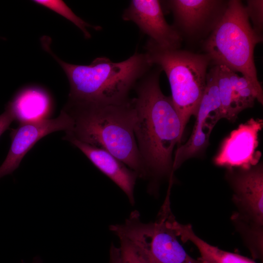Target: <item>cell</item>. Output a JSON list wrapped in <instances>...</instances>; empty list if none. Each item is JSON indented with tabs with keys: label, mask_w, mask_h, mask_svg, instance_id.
<instances>
[{
	"label": "cell",
	"mask_w": 263,
	"mask_h": 263,
	"mask_svg": "<svg viewBox=\"0 0 263 263\" xmlns=\"http://www.w3.org/2000/svg\"><path fill=\"white\" fill-rule=\"evenodd\" d=\"M14 120L15 118L13 111L7 104L5 111L0 115V136L9 129L10 125Z\"/></svg>",
	"instance_id": "21"
},
{
	"label": "cell",
	"mask_w": 263,
	"mask_h": 263,
	"mask_svg": "<svg viewBox=\"0 0 263 263\" xmlns=\"http://www.w3.org/2000/svg\"><path fill=\"white\" fill-rule=\"evenodd\" d=\"M73 125L72 118L63 110L59 115L54 119L20 123L17 128L11 131V145L5 160L0 166V178L17 169L24 155L41 138L56 131L69 132Z\"/></svg>",
	"instance_id": "11"
},
{
	"label": "cell",
	"mask_w": 263,
	"mask_h": 263,
	"mask_svg": "<svg viewBox=\"0 0 263 263\" xmlns=\"http://www.w3.org/2000/svg\"><path fill=\"white\" fill-rule=\"evenodd\" d=\"M33 263H41V262L39 259L37 258Z\"/></svg>",
	"instance_id": "22"
},
{
	"label": "cell",
	"mask_w": 263,
	"mask_h": 263,
	"mask_svg": "<svg viewBox=\"0 0 263 263\" xmlns=\"http://www.w3.org/2000/svg\"><path fill=\"white\" fill-rule=\"evenodd\" d=\"M218 71V66H212L208 71L205 89L195 116L192 132L188 140L178 146L175 152L174 172L186 160L206 150L213 128L223 118L217 83Z\"/></svg>",
	"instance_id": "9"
},
{
	"label": "cell",
	"mask_w": 263,
	"mask_h": 263,
	"mask_svg": "<svg viewBox=\"0 0 263 263\" xmlns=\"http://www.w3.org/2000/svg\"><path fill=\"white\" fill-rule=\"evenodd\" d=\"M171 226L176 236L183 242L190 241L196 246L200 254L198 259L203 263H256L246 257L208 244L194 233L190 225L180 224L175 217L172 219Z\"/></svg>",
	"instance_id": "15"
},
{
	"label": "cell",
	"mask_w": 263,
	"mask_h": 263,
	"mask_svg": "<svg viewBox=\"0 0 263 263\" xmlns=\"http://www.w3.org/2000/svg\"><path fill=\"white\" fill-rule=\"evenodd\" d=\"M225 0H169L163 1L172 14V26L183 41L202 43L224 16Z\"/></svg>",
	"instance_id": "8"
},
{
	"label": "cell",
	"mask_w": 263,
	"mask_h": 263,
	"mask_svg": "<svg viewBox=\"0 0 263 263\" xmlns=\"http://www.w3.org/2000/svg\"><path fill=\"white\" fill-rule=\"evenodd\" d=\"M225 177L237 211L231 220L240 234L263 235V167L228 169Z\"/></svg>",
	"instance_id": "7"
},
{
	"label": "cell",
	"mask_w": 263,
	"mask_h": 263,
	"mask_svg": "<svg viewBox=\"0 0 263 263\" xmlns=\"http://www.w3.org/2000/svg\"><path fill=\"white\" fill-rule=\"evenodd\" d=\"M234 113L237 117L244 110L253 107L258 96L247 79L229 69Z\"/></svg>",
	"instance_id": "16"
},
{
	"label": "cell",
	"mask_w": 263,
	"mask_h": 263,
	"mask_svg": "<svg viewBox=\"0 0 263 263\" xmlns=\"http://www.w3.org/2000/svg\"><path fill=\"white\" fill-rule=\"evenodd\" d=\"M63 139L79 149L98 169L121 188L132 205L134 204V188L138 178L135 172L103 149L72 137H63Z\"/></svg>",
	"instance_id": "13"
},
{
	"label": "cell",
	"mask_w": 263,
	"mask_h": 263,
	"mask_svg": "<svg viewBox=\"0 0 263 263\" xmlns=\"http://www.w3.org/2000/svg\"><path fill=\"white\" fill-rule=\"evenodd\" d=\"M145 50L151 64L159 67L167 75L170 97L184 132L190 117L197 114L205 89L210 60L204 53L166 48L149 39Z\"/></svg>",
	"instance_id": "5"
},
{
	"label": "cell",
	"mask_w": 263,
	"mask_h": 263,
	"mask_svg": "<svg viewBox=\"0 0 263 263\" xmlns=\"http://www.w3.org/2000/svg\"><path fill=\"white\" fill-rule=\"evenodd\" d=\"M152 68L136 84L132 102L134 133L149 181L148 191L155 193L160 182L173 178V152L176 145H181L184 132L171 97L161 89L162 71L158 66Z\"/></svg>",
	"instance_id": "1"
},
{
	"label": "cell",
	"mask_w": 263,
	"mask_h": 263,
	"mask_svg": "<svg viewBox=\"0 0 263 263\" xmlns=\"http://www.w3.org/2000/svg\"><path fill=\"white\" fill-rule=\"evenodd\" d=\"M249 19L252 22V28L259 36L263 37V0H248L245 5Z\"/></svg>",
	"instance_id": "20"
},
{
	"label": "cell",
	"mask_w": 263,
	"mask_h": 263,
	"mask_svg": "<svg viewBox=\"0 0 263 263\" xmlns=\"http://www.w3.org/2000/svg\"><path fill=\"white\" fill-rule=\"evenodd\" d=\"M7 105L15 120L20 123L47 118L51 103L46 92L37 88H30L19 92Z\"/></svg>",
	"instance_id": "14"
},
{
	"label": "cell",
	"mask_w": 263,
	"mask_h": 263,
	"mask_svg": "<svg viewBox=\"0 0 263 263\" xmlns=\"http://www.w3.org/2000/svg\"><path fill=\"white\" fill-rule=\"evenodd\" d=\"M170 191L154 222H143L135 210L123 223L112 225L110 229L129 240L148 263H203L190 256L177 239L171 226Z\"/></svg>",
	"instance_id": "6"
},
{
	"label": "cell",
	"mask_w": 263,
	"mask_h": 263,
	"mask_svg": "<svg viewBox=\"0 0 263 263\" xmlns=\"http://www.w3.org/2000/svg\"><path fill=\"white\" fill-rule=\"evenodd\" d=\"M122 18L134 22L142 33L149 37V40L160 46L180 48L183 39L175 28L167 22L161 1L131 0Z\"/></svg>",
	"instance_id": "12"
},
{
	"label": "cell",
	"mask_w": 263,
	"mask_h": 263,
	"mask_svg": "<svg viewBox=\"0 0 263 263\" xmlns=\"http://www.w3.org/2000/svg\"><path fill=\"white\" fill-rule=\"evenodd\" d=\"M263 37L254 30L245 6L239 0H228L222 19L209 36L201 43L204 54L210 65H223L241 73L249 81L263 104V91L258 80L254 53Z\"/></svg>",
	"instance_id": "4"
},
{
	"label": "cell",
	"mask_w": 263,
	"mask_h": 263,
	"mask_svg": "<svg viewBox=\"0 0 263 263\" xmlns=\"http://www.w3.org/2000/svg\"><path fill=\"white\" fill-rule=\"evenodd\" d=\"M43 49L64 71L70 90L68 102L100 104H121L129 102V95L137 82L153 66L146 53L135 52L127 59L114 62L106 57L95 58L88 65L67 63L50 48L51 39H41Z\"/></svg>",
	"instance_id": "3"
},
{
	"label": "cell",
	"mask_w": 263,
	"mask_h": 263,
	"mask_svg": "<svg viewBox=\"0 0 263 263\" xmlns=\"http://www.w3.org/2000/svg\"><path fill=\"white\" fill-rule=\"evenodd\" d=\"M218 66L217 83L223 118L234 121L236 118L232 102L229 69L223 65Z\"/></svg>",
	"instance_id": "17"
},
{
	"label": "cell",
	"mask_w": 263,
	"mask_h": 263,
	"mask_svg": "<svg viewBox=\"0 0 263 263\" xmlns=\"http://www.w3.org/2000/svg\"><path fill=\"white\" fill-rule=\"evenodd\" d=\"M72 118V137L101 148L147 180V174L134 133L135 112L131 100L121 104L67 102L62 109Z\"/></svg>",
	"instance_id": "2"
},
{
	"label": "cell",
	"mask_w": 263,
	"mask_h": 263,
	"mask_svg": "<svg viewBox=\"0 0 263 263\" xmlns=\"http://www.w3.org/2000/svg\"><path fill=\"white\" fill-rule=\"evenodd\" d=\"M119 247L112 245L110 263H148L132 243L123 236H118Z\"/></svg>",
	"instance_id": "19"
},
{
	"label": "cell",
	"mask_w": 263,
	"mask_h": 263,
	"mask_svg": "<svg viewBox=\"0 0 263 263\" xmlns=\"http://www.w3.org/2000/svg\"><path fill=\"white\" fill-rule=\"evenodd\" d=\"M263 127V120L259 118H252L240 124L223 142L214 164L228 169H243L258 164L262 153L257 149Z\"/></svg>",
	"instance_id": "10"
},
{
	"label": "cell",
	"mask_w": 263,
	"mask_h": 263,
	"mask_svg": "<svg viewBox=\"0 0 263 263\" xmlns=\"http://www.w3.org/2000/svg\"><path fill=\"white\" fill-rule=\"evenodd\" d=\"M33 2L53 11L72 22L82 32L85 38L87 39L91 37L87 28L92 27L96 30H100V26L91 25L76 16L62 0H36Z\"/></svg>",
	"instance_id": "18"
}]
</instances>
